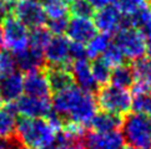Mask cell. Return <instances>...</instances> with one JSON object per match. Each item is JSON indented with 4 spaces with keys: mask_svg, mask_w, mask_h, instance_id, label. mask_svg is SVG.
<instances>
[{
    "mask_svg": "<svg viewBox=\"0 0 151 149\" xmlns=\"http://www.w3.org/2000/svg\"><path fill=\"white\" fill-rule=\"evenodd\" d=\"M110 82L114 86L125 88V89L132 87L135 83V74H134L132 67L126 65V63H122V65L114 67L111 70Z\"/></svg>",
    "mask_w": 151,
    "mask_h": 149,
    "instance_id": "cell-21",
    "label": "cell"
},
{
    "mask_svg": "<svg viewBox=\"0 0 151 149\" xmlns=\"http://www.w3.org/2000/svg\"><path fill=\"white\" fill-rule=\"evenodd\" d=\"M84 144L86 149H121L124 139L120 132L98 133L86 131Z\"/></svg>",
    "mask_w": 151,
    "mask_h": 149,
    "instance_id": "cell-13",
    "label": "cell"
},
{
    "mask_svg": "<svg viewBox=\"0 0 151 149\" xmlns=\"http://www.w3.org/2000/svg\"><path fill=\"white\" fill-rule=\"evenodd\" d=\"M126 25L134 26L141 33L145 44H146L147 52L151 55V10L147 6L141 9L131 18L126 19Z\"/></svg>",
    "mask_w": 151,
    "mask_h": 149,
    "instance_id": "cell-19",
    "label": "cell"
},
{
    "mask_svg": "<svg viewBox=\"0 0 151 149\" xmlns=\"http://www.w3.org/2000/svg\"><path fill=\"white\" fill-rule=\"evenodd\" d=\"M66 35L70 42L80 45H88L98 34V29L91 19L74 16L68 21Z\"/></svg>",
    "mask_w": 151,
    "mask_h": 149,
    "instance_id": "cell-11",
    "label": "cell"
},
{
    "mask_svg": "<svg viewBox=\"0 0 151 149\" xmlns=\"http://www.w3.org/2000/svg\"><path fill=\"white\" fill-rule=\"evenodd\" d=\"M134 112L144 113L151 117V89L134 87L132 107Z\"/></svg>",
    "mask_w": 151,
    "mask_h": 149,
    "instance_id": "cell-23",
    "label": "cell"
},
{
    "mask_svg": "<svg viewBox=\"0 0 151 149\" xmlns=\"http://www.w3.org/2000/svg\"><path fill=\"white\" fill-rule=\"evenodd\" d=\"M88 1L91 4V6H93L95 10L96 9H102V8H105L107 6V5H110L112 0H88Z\"/></svg>",
    "mask_w": 151,
    "mask_h": 149,
    "instance_id": "cell-35",
    "label": "cell"
},
{
    "mask_svg": "<svg viewBox=\"0 0 151 149\" xmlns=\"http://www.w3.org/2000/svg\"><path fill=\"white\" fill-rule=\"evenodd\" d=\"M0 149H5V140H4V138H0Z\"/></svg>",
    "mask_w": 151,
    "mask_h": 149,
    "instance_id": "cell-37",
    "label": "cell"
},
{
    "mask_svg": "<svg viewBox=\"0 0 151 149\" xmlns=\"http://www.w3.org/2000/svg\"><path fill=\"white\" fill-rule=\"evenodd\" d=\"M14 58H15L17 67L25 73L36 71V70H42L46 66L44 52L40 50H36L31 46H28L24 50L14 54Z\"/></svg>",
    "mask_w": 151,
    "mask_h": 149,
    "instance_id": "cell-15",
    "label": "cell"
},
{
    "mask_svg": "<svg viewBox=\"0 0 151 149\" xmlns=\"http://www.w3.org/2000/svg\"><path fill=\"white\" fill-rule=\"evenodd\" d=\"M96 103L101 111L117 116L127 114L132 107V94L129 89L114 84H105L96 92Z\"/></svg>",
    "mask_w": 151,
    "mask_h": 149,
    "instance_id": "cell-4",
    "label": "cell"
},
{
    "mask_svg": "<svg viewBox=\"0 0 151 149\" xmlns=\"http://www.w3.org/2000/svg\"><path fill=\"white\" fill-rule=\"evenodd\" d=\"M44 13L46 15V20L68 18L70 13V8L66 0H39Z\"/></svg>",
    "mask_w": 151,
    "mask_h": 149,
    "instance_id": "cell-22",
    "label": "cell"
},
{
    "mask_svg": "<svg viewBox=\"0 0 151 149\" xmlns=\"http://www.w3.org/2000/svg\"><path fill=\"white\" fill-rule=\"evenodd\" d=\"M94 24L100 33L111 35L116 34L122 26L126 25L125 16L112 4L99 9L94 14Z\"/></svg>",
    "mask_w": 151,
    "mask_h": 149,
    "instance_id": "cell-10",
    "label": "cell"
},
{
    "mask_svg": "<svg viewBox=\"0 0 151 149\" xmlns=\"http://www.w3.org/2000/svg\"><path fill=\"white\" fill-rule=\"evenodd\" d=\"M25 149H28V148H25Z\"/></svg>",
    "mask_w": 151,
    "mask_h": 149,
    "instance_id": "cell-43",
    "label": "cell"
},
{
    "mask_svg": "<svg viewBox=\"0 0 151 149\" xmlns=\"http://www.w3.org/2000/svg\"><path fill=\"white\" fill-rule=\"evenodd\" d=\"M1 104H3V99H1V97H0V108H1Z\"/></svg>",
    "mask_w": 151,
    "mask_h": 149,
    "instance_id": "cell-40",
    "label": "cell"
},
{
    "mask_svg": "<svg viewBox=\"0 0 151 149\" xmlns=\"http://www.w3.org/2000/svg\"><path fill=\"white\" fill-rule=\"evenodd\" d=\"M5 49V39H4V29L3 25L0 24V50Z\"/></svg>",
    "mask_w": 151,
    "mask_h": 149,
    "instance_id": "cell-36",
    "label": "cell"
},
{
    "mask_svg": "<svg viewBox=\"0 0 151 149\" xmlns=\"http://www.w3.org/2000/svg\"><path fill=\"white\" fill-rule=\"evenodd\" d=\"M13 107L15 114H20L24 118H46L51 113L50 98H40L34 96H21L14 103H9Z\"/></svg>",
    "mask_w": 151,
    "mask_h": 149,
    "instance_id": "cell-7",
    "label": "cell"
},
{
    "mask_svg": "<svg viewBox=\"0 0 151 149\" xmlns=\"http://www.w3.org/2000/svg\"><path fill=\"white\" fill-rule=\"evenodd\" d=\"M121 149H135V148H132V147H125V148H121Z\"/></svg>",
    "mask_w": 151,
    "mask_h": 149,
    "instance_id": "cell-39",
    "label": "cell"
},
{
    "mask_svg": "<svg viewBox=\"0 0 151 149\" xmlns=\"http://www.w3.org/2000/svg\"><path fill=\"white\" fill-rule=\"evenodd\" d=\"M44 149H58V148L52 144V145H50V147H46V148H44Z\"/></svg>",
    "mask_w": 151,
    "mask_h": 149,
    "instance_id": "cell-38",
    "label": "cell"
},
{
    "mask_svg": "<svg viewBox=\"0 0 151 149\" xmlns=\"http://www.w3.org/2000/svg\"><path fill=\"white\" fill-rule=\"evenodd\" d=\"M24 92V77L20 72H13L0 78V97L3 102L14 103Z\"/></svg>",
    "mask_w": 151,
    "mask_h": 149,
    "instance_id": "cell-16",
    "label": "cell"
},
{
    "mask_svg": "<svg viewBox=\"0 0 151 149\" xmlns=\"http://www.w3.org/2000/svg\"><path fill=\"white\" fill-rule=\"evenodd\" d=\"M122 118L121 116H117L110 112L100 111L96 112L94 118L90 122V127L93 132L98 133H110L117 132V129L121 127Z\"/></svg>",
    "mask_w": 151,
    "mask_h": 149,
    "instance_id": "cell-18",
    "label": "cell"
},
{
    "mask_svg": "<svg viewBox=\"0 0 151 149\" xmlns=\"http://www.w3.org/2000/svg\"><path fill=\"white\" fill-rule=\"evenodd\" d=\"M71 72L74 83H76L79 88L89 93H96L99 89V84L96 83L95 78L91 72V63L88 58H80V60L71 61L69 66Z\"/></svg>",
    "mask_w": 151,
    "mask_h": 149,
    "instance_id": "cell-12",
    "label": "cell"
},
{
    "mask_svg": "<svg viewBox=\"0 0 151 149\" xmlns=\"http://www.w3.org/2000/svg\"><path fill=\"white\" fill-rule=\"evenodd\" d=\"M111 39H110V35H106V34H96L94 36V39L91 40L88 45H86V57L91 58V60H95V58L100 57L104 51L106 50V47L110 45Z\"/></svg>",
    "mask_w": 151,
    "mask_h": 149,
    "instance_id": "cell-24",
    "label": "cell"
},
{
    "mask_svg": "<svg viewBox=\"0 0 151 149\" xmlns=\"http://www.w3.org/2000/svg\"><path fill=\"white\" fill-rule=\"evenodd\" d=\"M112 42L120 50L125 60L137 61L147 52L146 44L141 33L130 25L122 26L115 34V39Z\"/></svg>",
    "mask_w": 151,
    "mask_h": 149,
    "instance_id": "cell-5",
    "label": "cell"
},
{
    "mask_svg": "<svg viewBox=\"0 0 151 149\" xmlns=\"http://www.w3.org/2000/svg\"><path fill=\"white\" fill-rule=\"evenodd\" d=\"M66 1H68V0H66ZM71 1H73V0H71Z\"/></svg>",
    "mask_w": 151,
    "mask_h": 149,
    "instance_id": "cell-42",
    "label": "cell"
},
{
    "mask_svg": "<svg viewBox=\"0 0 151 149\" xmlns=\"http://www.w3.org/2000/svg\"><path fill=\"white\" fill-rule=\"evenodd\" d=\"M101 58L105 62L109 63L112 68L119 66V65H122L124 61H125V58H124V56L120 52V50L117 49L116 45L112 41L110 42V45L106 47V50L104 51V54L101 55Z\"/></svg>",
    "mask_w": 151,
    "mask_h": 149,
    "instance_id": "cell-30",
    "label": "cell"
},
{
    "mask_svg": "<svg viewBox=\"0 0 151 149\" xmlns=\"http://www.w3.org/2000/svg\"><path fill=\"white\" fill-rule=\"evenodd\" d=\"M111 70L112 67L109 65L107 62H105L101 57L95 58L91 63V72L95 78L96 83L100 86H105L107 82L110 81V76H111Z\"/></svg>",
    "mask_w": 151,
    "mask_h": 149,
    "instance_id": "cell-26",
    "label": "cell"
},
{
    "mask_svg": "<svg viewBox=\"0 0 151 149\" xmlns=\"http://www.w3.org/2000/svg\"><path fill=\"white\" fill-rule=\"evenodd\" d=\"M24 92L25 94L40 98H50L52 93L49 79L45 70H36L28 72L24 77Z\"/></svg>",
    "mask_w": 151,
    "mask_h": 149,
    "instance_id": "cell-14",
    "label": "cell"
},
{
    "mask_svg": "<svg viewBox=\"0 0 151 149\" xmlns=\"http://www.w3.org/2000/svg\"><path fill=\"white\" fill-rule=\"evenodd\" d=\"M135 83L132 87L151 89V57H142L132 66Z\"/></svg>",
    "mask_w": 151,
    "mask_h": 149,
    "instance_id": "cell-20",
    "label": "cell"
},
{
    "mask_svg": "<svg viewBox=\"0 0 151 149\" xmlns=\"http://www.w3.org/2000/svg\"><path fill=\"white\" fill-rule=\"evenodd\" d=\"M15 68H17V63H15L14 55L1 50L0 51V78L15 72Z\"/></svg>",
    "mask_w": 151,
    "mask_h": 149,
    "instance_id": "cell-31",
    "label": "cell"
},
{
    "mask_svg": "<svg viewBox=\"0 0 151 149\" xmlns=\"http://www.w3.org/2000/svg\"><path fill=\"white\" fill-rule=\"evenodd\" d=\"M70 40L63 35H55L51 37L49 44L44 49V58L46 66L69 67L71 63L70 57Z\"/></svg>",
    "mask_w": 151,
    "mask_h": 149,
    "instance_id": "cell-9",
    "label": "cell"
},
{
    "mask_svg": "<svg viewBox=\"0 0 151 149\" xmlns=\"http://www.w3.org/2000/svg\"><path fill=\"white\" fill-rule=\"evenodd\" d=\"M45 72L47 79H49L51 91L55 93L61 89H65L74 84V79L71 76L69 67H60V66H45Z\"/></svg>",
    "mask_w": 151,
    "mask_h": 149,
    "instance_id": "cell-17",
    "label": "cell"
},
{
    "mask_svg": "<svg viewBox=\"0 0 151 149\" xmlns=\"http://www.w3.org/2000/svg\"><path fill=\"white\" fill-rule=\"evenodd\" d=\"M51 35L52 34L45 26L31 29V31H29V46L34 47L36 50L44 51L46 45L51 40V37H52Z\"/></svg>",
    "mask_w": 151,
    "mask_h": 149,
    "instance_id": "cell-27",
    "label": "cell"
},
{
    "mask_svg": "<svg viewBox=\"0 0 151 149\" xmlns=\"http://www.w3.org/2000/svg\"><path fill=\"white\" fill-rule=\"evenodd\" d=\"M70 57H71V61L80 60V58H88L86 57L85 45H80V44L71 42V44H70Z\"/></svg>",
    "mask_w": 151,
    "mask_h": 149,
    "instance_id": "cell-34",
    "label": "cell"
},
{
    "mask_svg": "<svg viewBox=\"0 0 151 149\" xmlns=\"http://www.w3.org/2000/svg\"><path fill=\"white\" fill-rule=\"evenodd\" d=\"M3 29L5 47L12 50L14 54H17V52L24 50L25 47L29 46V30L14 15H10L4 21Z\"/></svg>",
    "mask_w": 151,
    "mask_h": 149,
    "instance_id": "cell-8",
    "label": "cell"
},
{
    "mask_svg": "<svg viewBox=\"0 0 151 149\" xmlns=\"http://www.w3.org/2000/svg\"><path fill=\"white\" fill-rule=\"evenodd\" d=\"M15 126H17L15 112L12 106L8 103L6 107L0 108V138L14 134Z\"/></svg>",
    "mask_w": 151,
    "mask_h": 149,
    "instance_id": "cell-25",
    "label": "cell"
},
{
    "mask_svg": "<svg viewBox=\"0 0 151 149\" xmlns=\"http://www.w3.org/2000/svg\"><path fill=\"white\" fill-rule=\"evenodd\" d=\"M121 136L129 147L151 149V117L139 112L125 116L121 123Z\"/></svg>",
    "mask_w": 151,
    "mask_h": 149,
    "instance_id": "cell-3",
    "label": "cell"
},
{
    "mask_svg": "<svg viewBox=\"0 0 151 149\" xmlns=\"http://www.w3.org/2000/svg\"><path fill=\"white\" fill-rule=\"evenodd\" d=\"M13 13L28 29L40 28L46 24V15L39 0H15Z\"/></svg>",
    "mask_w": 151,
    "mask_h": 149,
    "instance_id": "cell-6",
    "label": "cell"
},
{
    "mask_svg": "<svg viewBox=\"0 0 151 149\" xmlns=\"http://www.w3.org/2000/svg\"><path fill=\"white\" fill-rule=\"evenodd\" d=\"M111 3L126 19L146 8V0H112Z\"/></svg>",
    "mask_w": 151,
    "mask_h": 149,
    "instance_id": "cell-28",
    "label": "cell"
},
{
    "mask_svg": "<svg viewBox=\"0 0 151 149\" xmlns=\"http://www.w3.org/2000/svg\"><path fill=\"white\" fill-rule=\"evenodd\" d=\"M150 10H151V1H150Z\"/></svg>",
    "mask_w": 151,
    "mask_h": 149,
    "instance_id": "cell-41",
    "label": "cell"
},
{
    "mask_svg": "<svg viewBox=\"0 0 151 149\" xmlns=\"http://www.w3.org/2000/svg\"><path fill=\"white\" fill-rule=\"evenodd\" d=\"M15 134L24 148L44 149L54 144L58 134L56 128L47 118H24L17 121Z\"/></svg>",
    "mask_w": 151,
    "mask_h": 149,
    "instance_id": "cell-2",
    "label": "cell"
},
{
    "mask_svg": "<svg viewBox=\"0 0 151 149\" xmlns=\"http://www.w3.org/2000/svg\"><path fill=\"white\" fill-rule=\"evenodd\" d=\"M68 18H60V19H51L46 20V28L52 35H63L66 31L68 26Z\"/></svg>",
    "mask_w": 151,
    "mask_h": 149,
    "instance_id": "cell-32",
    "label": "cell"
},
{
    "mask_svg": "<svg viewBox=\"0 0 151 149\" xmlns=\"http://www.w3.org/2000/svg\"><path fill=\"white\" fill-rule=\"evenodd\" d=\"M15 0H0V23L6 20L13 15Z\"/></svg>",
    "mask_w": 151,
    "mask_h": 149,
    "instance_id": "cell-33",
    "label": "cell"
},
{
    "mask_svg": "<svg viewBox=\"0 0 151 149\" xmlns=\"http://www.w3.org/2000/svg\"><path fill=\"white\" fill-rule=\"evenodd\" d=\"M69 8L70 13L78 18L91 19L95 14V9L91 6L88 0H73L71 4H69Z\"/></svg>",
    "mask_w": 151,
    "mask_h": 149,
    "instance_id": "cell-29",
    "label": "cell"
},
{
    "mask_svg": "<svg viewBox=\"0 0 151 149\" xmlns=\"http://www.w3.org/2000/svg\"><path fill=\"white\" fill-rule=\"evenodd\" d=\"M51 108L61 119L63 127L68 123H74L86 128L98 112V103L93 93L85 92L73 84L54 93Z\"/></svg>",
    "mask_w": 151,
    "mask_h": 149,
    "instance_id": "cell-1",
    "label": "cell"
}]
</instances>
